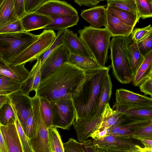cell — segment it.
Returning a JSON list of instances; mask_svg holds the SVG:
<instances>
[{"mask_svg":"<svg viewBox=\"0 0 152 152\" xmlns=\"http://www.w3.org/2000/svg\"><path fill=\"white\" fill-rule=\"evenodd\" d=\"M34 12L50 17L78 15L77 10L70 4L56 0H47Z\"/></svg>","mask_w":152,"mask_h":152,"instance_id":"obj_14","label":"cell"},{"mask_svg":"<svg viewBox=\"0 0 152 152\" xmlns=\"http://www.w3.org/2000/svg\"><path fill=\"white\" fill-rule=\"evenodd\" d=\"M81 17L94 28L106 27L107 24V9L105 6H95L82 10Z\"/></svg>","mask_w":152,"mask_h":152,"instance_id":"obj_17","label":"cell"},{"mask_svg":"<svg viewBox=\"0 0 152 152\" xmlns=\"http://www.w3.org/2000/svg\"><path fill=\"white\" fill-rule=\"evenodd\" d=\"M32 110L37 122V132L35 137L28 139L33 152H50L48 141V129L42 119L40 110L39 97L35 95L31 98Z\"/></svg>","mask_w":152,"mask_h":152,"instance_id":"obj_8","label":"cell"},{"mask_svg":"<svg viewBox=\"0 0 152 152\" xmlns=\"http://www.w3.org/2000/svg\"><path fill=\"white\" fill-rule=\"evenodd\" d=\"M132 137L140 140L143 139L152 140V123L136 131Z\"/></svg>","mask_w":152,"mask_h":152,"instance_id":"obj_44","label":"cell"},{"mask_svg":"<svg viewBox=\"0 0 152 152\" xmlns=\"http://www.w3.org/2000/svg\"><path fill=\"white\" fill-rule=\"evenodd\" d=\"M9 99L7 95H0V109L5 103H7Z\"/></svg>","mask_w":152,"mask_h":152,"instance_id":"obj_52","label":"cell"},{"mask_svg":"<svg viewBox=\"0 0 152 152\" xmlns=\"http://www.w3.org/2000/svg\"><path fill=\"white\" fill-rule=\"evenodd\" d=\"M16 119V117L9 101L0 109V123L2 125L6 126L15 124Z\"/></svg>","mask_w":152,"mask_h":152,"instance_id":"obj_35","label":"cell"},{"mask_svg":"<svg viewBox=\"0 0 152 152\" xmlns=\"http://www.w3.org/2000/svg\"><path fill=\"white\" fill-rule=\"evenodd\" d=\"M78 33L96 62L101 67H105L109 59L108 53L112 37L106 28L85 26L79 30Z\"/></svg>","mask_w":152,"mask_h":152,"instance_id":"obj_3","label":"cell"},{"mask_svg":"<svg viewBox=\"0 0 152 152\" xmlns=\"http://www.w3.org/2000/svg\"><path fill=\"white\" fill-rule=\"evenodd\" d=\"M137 10L140 18L145 19L152 17L151 0H135Z\"/></svg>","mask_w":152,"mask_h":152,"instance_id":"obj_36","label":"cell"},{"mask_svg":"<svg viewBox=\"0 0 152 152\" xmlns=\"http://www.w3.org/2000/svg\"><path fill=\"white\" fill-rule=\"evenodd\" d=\"M110 65L85 71L86 77L78 95L72 99L76 120L92 118L96 115L103 83Z\"/></svg>","mask_w":152,"mask_h":152,"instance_id":"obj_2","label":"cell"},{"mask_svg":"<svg viewBox=\"0 0 152 152\" xmlns=\"http://www.w3.org/2000/svg\"><path fill=\"white\" fill-rule=\"evenodd\" d=\"M119 114L131 119H152V107H142L127 109H115Z\"/></svg>","mask_w":152,"mask_h":152,"instance_id":"obj_29","label":"cell"},{"mask_svg":"<svg viewBox=\"0 0 152 152\" xmlns=\"http://www.w3.org/2000/svg\"><path fill=\"white\" fill-rule=\"evenodd\" d=\"M18 19L14 11V0H2L0 2V28L15 22Z\"/></svg>","mask_w":152,"mask_h":152,"instance_id":"obj_25","label":"cell"},{"mask_svg":"<svg viewBox=\"0 0 152 152\" xmlns=\"http://www.w3.org/2000/svg\"><path fill=\"white\" fill-rule=\"evenodd\" d=\"M8 64H9L3 60L1 55L0 54V68H5L7 67Z\"/></svg>","mask_w":152,"mask_h":152,"instance_id":"obj_54","label":"cell"},{"mask_svg":"<svg viewBox=\"0 0 152 152\" xmlns=\"http://www.w3.org/2000/svg\"><path fill=\"white\" fill-rule=\"evenodd\" d=\"M139 86L140 91L142 92L145 95H149L152 98V77L148 78Z\"/></svg>","mask_w":152,"mask_h":152,"instance_id":"obj_48","label":"cell"},{"mask_svg":"<svg viewBox=\"0 0 152 152\" xmlns=\"http://www.w3.org/2000/svg\"><path fill=\"white\" fill-rule=\"evenodd\" d=\"M121 115L122 119L120 123L108 129V136L131 139L136 131L152 123V119H134Z\"/></svg>","mask_w":152,"mask_h":152,"instance_id":"obj_11","label":"cell"},{"mask_svg":"<svg viewBox=\"0 0 152 152\" xmlns=\"http://www.w3.org/2000/svg\"><path fill=\"white\" fill-rule=\"evenodd\" d=\"M66 30V29L59 30L56 35L55 39L48 49L38 58L41 59V65L53 51L60 45H63V38Z\"/></svg>","mask_w":152,"mask_h":152,"instance_id":"obj_38","label":"cell"},{"mask_svg":"<svg viewBox=\"0 0 152 152\" xmlns=\"http://www.w3.org/2000/svg\"><path fill=\"white\" fill-rule=\"evenodd\" d=\"M107 6L138 14L135 0H107Z\"/></svg>","mask_w":152,"mask_h":152,"instance_id":"obj_37","label":"cell"},{"mask_svg":"<svg viewBox=\"0 0 152 152\" xmlns=\"http://www.w3.org/2000/svg\"><path fill=\"white\" fill-rule=\"evenodd\" d=\"M50 102L52 110L53 126L69 129L76 118V111L72 99Z\"/></svg>","mask_w":152,"mask_h":152,"instance_id":"obj_7","label":"cell"},{"mask_svg":"<svg viewBox=\"0 0 152 152\" xmlns=\"http://www.w3.org/2000/svg\"><path fill=\"white\" fill-rule=\"evenodd\" d=\"M51 18L52 21L44 29L53 31L67 29L77 25L79 20L78 15Z\"/></svg>","mask_w":152,"mask_h":152,"instance_id":"obj_28","label":"cell"},{"mask_svg":"<svg viewBox=\"0 0 152 152\" xmlns=\"http://www.w3.org/2000/svg\"><path fill=\"white\" fill-rule=\"evenodd\" d=\"M25 64L13 65L9 64L5 68H0V74L21 83L29 74V72L25 68Z\"/></svg>","mask_w":152,"mask_h":152,"instance_id":"obj_26","label":"cell"},{"mask_svg":"<svg viewBox=\"0 0 152 152\" xmlns=\"http://www.w3.org/2000/svg\"><path fill=\"white\" fill-rule=\"evenodd\" d=\"M56 37L53 31L44 29L37 39L16 57L9 64L17 65L25 64L37 60L49 48Z\"/></svg>","mask_w":152,"mask_h":152,"instance_id":"obj_6","label":"cell"},{"mask_svg":"<svg viewBox=\"0 0 152 152\" xmlns=\"http://www.w3.org/2000/svg\"><path fill=\"white\" fill-rule=\"evenodd\" d=\"M112 84L109 72L104 79L97 111L94 118H98L102 115L106 105L109 103L112 94Z\"/></svg>","mask_w":152,"mask_h":152,"instance_id":"obj_27","label":"cell"},{"mask_svg":"<svg viewBox=\"0 0 152 152\" xmlns=\"http://www.w3.org/2000/svg\"><path fill=\"white\" fill-rule=\"evenodd\" d=\"M1 1V0H0V2Z\"/></svg>","mask_w":152,"mask_h":152,"instance_id":"obj_59","label":"cell"},{"mask_svg":"<svg viewBox=\"0 0 152 152\" xmlns=\"http://www.w3.org/2000/svg\"><path fill=\"white\" fill-rule=\"evenodd\" d=\"M14 113L25 133L28 117L32 110L31 98L20 90L7 95Z\"/></svg>","mask_w":152,"mask_h":152,"instance_id":"obj_9","label":"cell"},{"mask_svg":"<svg viewBox=\"0 0 152 152\" xmlns=\"http://www.w3.org/2000/svg\"><path fill=\"white\" fill-rule=\"evenodd\" d=\"M0 152H1L0 150Z\"/></svg>","mask_w":152,"mask_h":152,"instance_id":"obj_58","label":"cell"},{"mask_svg":"<svg viewBox=\"0 0 152 152\" xmlns=\"http://www.w3.org/2000/svg\"><path fill=\"white\" fill-rule=\"evenodd\" d=\"M152 32L151 24L142 28H137L133 30L130 34L132 39L135 42H138Z\"/></svg>","mask_w":152,"mask_h":152,"instance_id":"obj_42","label":"cell"},{"mask_svg":"<svg viewBox=\"0 0 152 152\" xmlns=\"http://www.w3.org/2000/svg\"><path fill=\"white\" fill-rule=\"evenodd\" d=\"M137 149L134 150L132 151H131V152H140L139 149L137 147Z\"/></svg>","mask_w":152,"mask_h":152,"instance_id":"obj_56","label":"cell"},{"mask_svg":"<svg viewBox=\"0 0 152 152\" xmlns=\"http://www.w3.org/2000/svg\"><path fill=\"white\" fill-rule=\"evenodd\" d=\"M131 139L108 135L102 139L91 141V144L93 146L102 150L115 152H131L137 149V144Z\"/></svg>","mask_w":152,"mask_h":152,"instance_id":"obj_12","label":"cell"},{"mask_svg":"<svg viewBox=\"0 0 152 152\" xmlns=\"http://www.w3.org/2000/svg\"><path fill=\"white\" fill-rule=\"evenodd\" d=\"M128 37H112L109 48L110 50V66L113 74L119 82L124 84L130 83L133 79L126 53Z\"/></svg>","mask_w":152,"mask_h":152,"instance_id":"obj_4","label":"cell"},{"mask_svg":"<svg viewBox=\"0 0 152 152\" xmlns=\"http://www.w3.org/2000/svg\"><path fill=\"white\" fill-rule=\"evenodd\" d=\"M0 123V150L1 152H8L7 148L1 129Z\"/></svg>","mask_w":152,"mask_h":152,"instance_id":"obj_50","label":"cell"},{"mask_svg":"<svg viewBox=\"0 0 152 152\" xmlns=\"http://www.w3.org/2000/svg\"><path fill=\"white\" fill-rule=\"evenodd\" d=\"M102 151H103L104 152H113V151H109V150H102Z\"/></svg>","mask_w":152,"mask_h":152,"instance_id":"obj_57","label":"cell"},{"mask_svg":"<svg viewBox=\"0 0 152 152\" xmlns=\"http://www.w3.org/2000/svg\"><path fill=\"white\" fill-rule=\"evenodd\" d=\"M86 71L102 68L93 58L69 54L68 62Z\"/></svg>","mask_w":152,"mask_h":152,"instance_id":"obj_30","label":"cell"},{"mask_svg":"<svg viewBox=\"0 0 152 152\" xmlns=\"http://www.w3.org/2000/svg\"><path fill=\"white\" fill-rule=\"evenodd\" d=\"M63 44L70 54L94 58L81 39L69 29H66Z\"/></svg>","mask_w":152,"mask_h":152,"instance_id":"obj_16","label":"cell"},{"mask_svg":"<svg viewBox=\"0 0 152 152\" xmlns=\"http://www.w3.org/2000/svg\"><path fill=\"white\" fill-rule=\"evenodd\" d=\"M89 145L93 152H104L102 150L93 146L91 144V140L90 141Z\"/></svg>","mask_w":152,"mask_h":152,"instance_id":"obj_55","label":"cell"},{"mask_svg":"<svg viewBox=\"0 0 152 152\" xmlns=\"http://www.w3.org/2000/svg\"><path fill=\"white\" fill-rule=\"evenodd\" d=\"M24 31L44 29L52 21L51 17L35 12L27 13L20 20Z\"/></svg>","mask_w":152,"mask_h":152,"instance_id":"obj_18","label":"cell"},{"mask_svg":"<svg viewBox=\"0 0 152 152\" xmlns=\"http://www.w3.org/2000/svg\"><path fill=\"white\" fill-rule=\"evenodd\" d=\"M151 77H152V50L145 57L143 62L136 72L132 82L134 86H139Z\"/></svg>","mask_w":152,"mask_h":152,"instance_id":"obj_23","label":"cell"},{"mask_svg":"<svg viewBox=\"0 0 152 152\" xmlns=\"http://www.w3.org/2000/svg\"><path fill=\"white\" fill-rule=\"evenodd\" d=\"M37 60V61L29 72L28 77L21 83L19 90L28 95L30 92L36 91L41 81V60L39 58Z\"/></svg>","mask_w":152,"mask_h":152,"instance_id":"obj_21","label":"cell"},{"mask_svg":"<svg viewBox=\"0 0 152 152\" xmlns=\"http://www.w3.org/2000/svg\"><path fill=\"white\" fill-rule=\"evenodd\" d=\"M102 1L100 0H75L74 1L80 6L84 5L91 7L95 6Z\"/></svg>","mask_w":152,"mask_h":152,"instance_id":"obj_49","label":"cell"},{"mask_svg":"<svg viewBox=\"0 0 152 152\" xmlns=\"http://www.w3.org/2000/svg\"><path fill=\"white\" fill-rule=\"evenodd\" d=\"M102 120L99 131L107 130L117 125L122 119V115L116 110H113L109 103L106 105L102 115Z\"/></svg>","mask_w":152,"mask_h":152,"instance_id":"obj_24","label":"cell"},{"mask_svg":"<svg viewBox=\"0 0 152 152\" xmlns=\"http://www.w3.org/2000/svg\"><path fill=\"white\" fill-rule=\"evenodd\" d=\"M107 9L112 14L125 24L134 28L140 18L138 14L107 6Z\"/></svg>","mask_w":152,"mask_h":152,"instance_id":"obj_31","label":"cell"},{"mask_svg":"<svg viewBox=\"0 0 152 152\" xmlns=\"http://www.w3.org/2000/svg\"><path fill=\"white\" fill-rule=\"evenodd\" d=\"M139 150L140 152H152V149L142 148L137 145H136Z\"/></svg>","mask_w":152,"mask_h":152,"instance_id":"obj_53","label":"cell"},{"mask_svg":"<svg viewBox=\"0 0 152 152\" xmlns=\"http://www.w3.org/2000/svg\"><path fill=\"white\" fill-rule=\"evenodd\" d=\"M86 77L85 72L67 62L40 81L35 95L50 102L76 96Z\"/></svg>","mask_w":152,"mask_h":152,"instance_id":"obj_1","label":"cell"},{"mask_svg":"<svg viewBox=\"0 0 152 152\" xmlns=\"http://www.w3.org/2000/svg\"><path fill=\"white\" fill-rule=\"evenodd\" d=\"M37 122L32 110L28 118L25 134L28 139L36 137L37 132Z\"/></svg>","mask_w":152,"mask_h":152,"instance_id":"obj_39","label":"cell"},{"mask_svg":"<svg viewBox=\"0 0 152 152\" xmlns=\"http://www.w3.org/2000/svg\"><path fill=\"white\" fill-rule=\"evenodd\" d=\"M21 83L0 74V95H7L20 90Z\"/></svg>","mask_w":152,"mask_h":152,"instance_id":"obj_33","label":"cell"},{"mask_svg":"<svg viewBox=\"0 0 152 152\" xmlns=\"http://www.w3.org/2000/svg\"><path fill=\"white\" fill-rule=\"evenodd\" d=\"M145 148L152 149V140L143 139L140 140Z\"/></svg>","mask_w":152,"mask_h":152,"instance_id":"obj_51","label":"cell"},{"mask_svg":"<svg viewBox=\"0 0 152 152\" xmlns=\"http://www.w3.org/2000/svg\"><path fill=\"white\" fill-rule=\"evenodd\" d=\"M39 37L25 31L0 34V54L3 60L8 64Z\"/></svg>","mask_w":152,"mask_h":152,"instance_id":"obj_5","label":"cell"},{"mask_svg":"<svg viewBox=\"0 0 152 152\" xmlns=\"http://www.w3.org/2000/svg\"><path fill=\"white\" fill-rule=\"evenodd\" d=\"M15 14L19 20H20L27 14L26 12L24 0H14Z\"/></svg>","mask_w":152,"mask_h":152,"instance_id":"obj_47","label":"cell"},{"mask_svg":"<svg viewBox=\"0 0 152 152\" xmlns=\"http://www.w3.org/2000/svg\"><path fill=\"white\" fill-rule=\"evenodd\" d=\"M20 20L16 21L0 28V34L10 33L24 31Z\"/></svg>","mask_w":152,"mask_h":152,"instance_id":"obj_43","label":"cell"},{"mask_svg":"<svg viewBox=\"0 0 152 152\" xmlns=\"http://www.w3.org/2000/svg\"><path fill=\"white\" fill-rule=\"evenodd\" d=\"M115 109H127L132 108L152 107V99L144 95L129 90L120 88L116 90Z\"/></svg>","mask_w":152,"mask_h":152,"instance_id":"obj_10","label":"cell"},{"mask_svg":"<svg viewBox=\"0 0 152 152\" xmlns=\"http://www.w3.org/2000/svg\"><path fill=\"white\" fill-rule=\"evenodd\" d=\"M63 145L66 152H84L80 146V142L72 138H70Z\"/></svg>","mask_w":152,"mask_h":152,"instance_id":"obj_45","label":"cell"},{"mask_svg":"<svg viewBox=\"0 0 152 152\" xmlns=\"http://www.w3.org/2000/svg\"><path fill=\"white\" fill-rule=\"evenodd\" d=\"M1 129L7 144L8 152H23L15 124L1 125Z\"/></svg>","mask_w":152,"mask_h":152,"instance_id":"obj_20","label":"cell"},{"mask_svg":"<svg viewBox=\"0 0 152 152\" xmlns=\"http://www.w3.org/2000/svg\"><path fill=\"white\" fill-rule=\"evenodd\" d=\"M47 1V0H24L26 12L27 13H29L34 11Z\"/></svg>","mask_w":152,"mask_h":152,"instance_id":"obj_46","label":"cell"},{"mask_svg":"<svg viewBox=\"0 0 152 152\" xmlns=\"http://www.w3.org/2000/svg\"><path fill=\"white\" fill-rule=\"evenodd\" d=\"M40 110L41 115L47 129L53 126V113L50 102L42 98L39 97Z\"/></svg>","mask_w":152,"mask_h":152,"instance_id":"obj_34","label":"cell"},{"mask_svg":"<svg viewBox=\"0 0 152 152\" xmlns=\"http://www.w3.org/2000/svg\"><path fill=\"white\" fill-rule=\"evenodd\" d=\"M107 24L105 28L112 37L123 36L127 37L130 35L134 28L123 23L107 9Z\"/></svg>","mask_w":152,"mask_h":152,"instance_id":"obj_19","label":"cell"},{"mask_svg":"<svg viewBox=\"0 0 152 152\" xmlns=\"http://www.w3.org/2000/svg\"><path fill=\"white\" fill-rule=\"evenodd\" d=\"M102 120V115L98 118L75 120L72 125L76 131L78 140L82 142L88 140L92 134L99 130Z\"/></svg>","mask_w":152,"mask_h":152,"instance_id":"obj_15","label":"cell"},{"mask_svg":"<svg viewBox=\"0 0 152 152\" xmlns=\"http://www.w3.org/2000/svg\"><path fill=\"white\" fill-rule=\"evenodd\" d=\"M137 43L140 53L145 57L152 50V32Z\"/></svg>","mask_w":152,"mask_h":152,"instance_id":"obj_41","label":"cell"},{"mask_svg":"<svg viewBox=\"0 0 152 152\" xmlns=\"http://www.w3.org/2000/svg\"><path fill=\"white\" fill-rule=\"evenodd\" d=\"M15 124L23 152H33L30 146L28 138L17 118Z\"/></svg>","mask_w":152,"mask_h":152,"instance_id":"obj_40","label":"cell"},{"mask_svg":"<svg viewBox=\"0 0 152 152\" xmlns=\"http://www.w3.org/2000/svg\"><path fill=\"white\" fill-rule=\"evenodd\" d=\"M69 54L63 44L53 51L41 65V80L68 62Z\"/></svg>","mask_w":152,"mask_h":152,"instance_id":"obj_13","label":"cell"},{"mask_svg":"<svg viewBox=\"0 0 152 152\" xmlns=\"http://www.w3.org/2000/svg\"><path fill=\"white\" fill-rule=\"evenodd\" d=\"M48 141L50 152H65L63 143L57 128L48 129Z\"/></svg>","mask_w":152,"mask_h":152,"instance_id":"obj_32","label":"cell"},{"mask_svg":"<svg viewBox=\"0 0 152 152\" xmlns=\"http://www.w3.org/2000/svg\"><path fill=\"white\" fill-rule=\"evenodd\" d=\"M126 50L133 78L136 72L143 62L144 57L140 53L137 42L132 39L130 35L128 37Z\"/></svg>","mask_w":152,"mask_h":152,"instance_id":"obj_22","label":"cell"}]
</instances>
